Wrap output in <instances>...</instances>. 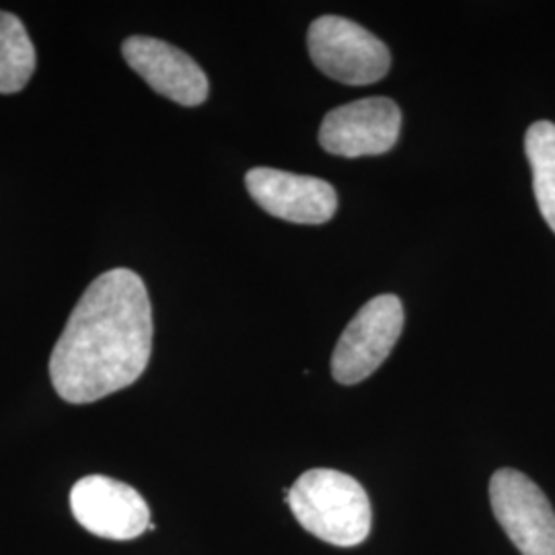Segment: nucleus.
<instances>
[{"label": "nucleus", "mask_w": 555, "mask_h": 555, "mask_svg": "<svg viewBox=\"0 0 555 555\" xmlns=\"http://www.w3.org/2000/svg\"><path fill=\"white\" fill-rule=\"evenodd\" d=\"M153 350V309L142 278L116 268L95 278L50 358L52 385L68 403H93L130 387Z\"/></svg>", "instance_id": "f257e3e1"}, {"label": "nucleus", "mask_w": 555, "mask_h": 555, "mask_svg": "<svg viewBox=\"0 0 555 555\" xmlns=\"http://www.w3.org/2000/svg\"><path fill=\"white\" fill-rule=\"evenodd\" d=\"M70 511L89 533L130 541L151 527L149 504L139 492L105 476H89L75 483L70 492Z\"/></svg>", "instance_id": "0eeeda50"}, {"label": "nucleus", "mask_w": 555, "mask_h": 555, "mask_svg": "<svg viewBox=\"0 0 555 555\" xmlns=\"http://www.w3.org/2000/svg\"><path fill=\"white\" fill-rule=\"evenodd\" d=\"M309 54L330 79L344 85H373L391 68L389 48L354 21L323 15L309 27Z\"/></svg>", "instance_id": "7ed1b4c3"}, {"label": "nucleus", "mask_w": 555, "mask_h": 555, "mask_svg": "<svg viewBox=\"0 0 555 555\" xmlns=\"http://www.w3.org/2000/svg\"><path fill=\"white\" fill-rule=\"evenodd\" d=\"M401 130V112L393 100L366 98L332 109L319 128L321 146L337 157L389 153Z\"/></svg>", "instance_id": "423d86ee"}, {"label": "nucleus", "mask_w": 555, "mask_h": 555, "mask_svg": "<svg viewBox=\"0 0 555 555\" xmlns=\"http://www.w3.org/2000/svg\"><path fill=\"white\" fill-rule=\"evenodd\" d=\"M525 151L533 169V190L541 217L555 233V124L535 121L525 137Z\"/></svg>", "instance_id": "9b49d317"}, {"label": "nucleus", "mask_w": 555, "mask_h": 555, "mask_svg": "<svg viewBox=\"0 0 555 555\" xmlns=\"http://www.w3.org/2000/svg\"><path fill=\"white\" fill-rule=\"evenodd\" d=\"M298 525L325 543L354 547L371 533L373 511L366 490L337 469H309L288 490Z\"/></svg>", "instance_id": "f03ea898"}, {"label": "nucleus", "mask_w": 555, "mask_h": 555, "mask_svg": "<svg viewBox=\"0 0 555 555\" xmlns=\"http://www.w3.org/2000/svg\"><path fill=\"white\" fill-rule=\"evenodd\" d=\"M36 70V48L20 17L0 11V93H20Z\"/></svg>", "instance_id": "9d476101"}, {"label": "nucleus", "mask_w": 555, "mask_h": 555, "mask_svg": "<svg viewBox=\"0 0 555 555\" xmlns=\"http://www.w3.org/2000/svg\"><path fill=\"white\" fill-rule=\"evenodd\" d=\"M124 60L159 95L194 107L208 98V79L194 59L167 41L134 36L121 46Z\"/></svg>", "instance_id": "1a4fd4ad"}, {"label": "nucleus", "mask_w": 555, "mask_h": 555, "mask_svg": "<svg viewBox=\"0 0 555 555\" xmlns=\"http://www.w3.org/2000/svg\"><path fill=\"white\" fill-rule=\"evenodd\" d=\"M245 185L259 208L276 219L323 224L336 215V190L323 179L256 167L245 176Z\"/></svg>", "instance_id": "6e6552de"}, {"label": "nucleus", "mask_w": 555, "mask_h": 555, "mask_svg": "<svg viewBox=\"0 0 555 555\" xmlns=\"http://www.w3.org/2000/svg\"><path fill=\"white\" fill-rule=\"evenodd\" d=\"M403 305L396 295L371 298L337 341L332 373L341 385L371 377L391 354L403 330Z\"/></svg>", "instance_id": "20e7f679"}, {"label": "nucleus", "mask_w": 555, "mask_h": 555, "mask_svg": "<svg viewBox=\"0 0 555 555\" xmlns=\"http://www.w3.org/2000/svg\"><path fill=\"white\" fill-rule=\"evenodd\" d=\"M490 502L500 527L522 555H555V511L533 479L516 469H498Z\"/></svg>", "instance_id": "39448f33"}]
</instances>
